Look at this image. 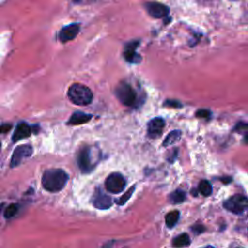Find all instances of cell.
Returning <instances> with one entry per match:
<instances>
[{
    "instance_id": "cell-1",
    "label": "cell",
    "mask_w": 248,
    "mask_h": 248,
    "mask_svg": "<svg viewBox=\"0 0 248 248\" xmlns=\"http://www.w3.org/2000/svg\"><path fill=\"white\" fill-rule=\"evenodd\" d=\"M69 179L68 173L62 169L46 170L42 176V185L48 192L62 190Z\"/></svg>"
},
{
    "instance_id": "cell-2",
    "label": "cell",
    "mask_w": 248,
    "mask_h": 248,
    "mask_svg": "<svg viewBox=\"0 0 248 248\" xmlns=\"http://www.w3.org/2000/svg\"><path fill=\"white\" fill-rule=\"evenodd\" d=\"M68 97L75 105L86 106L91 103L93 99V93L86 85L74 83L68 89Z\"/></svg>"
},
{
    "instance_id": "cell-3",
    "label": "cell",
    "mask_w": 248,
    "mask_h": 248,
    "mask_svg": "<svg viewBox=\"0 0 248 248\" xmlns=\"http://www.w3.org/2000/svg\"><path fill=\"white\" fill-rule=\"evenodd\" d=\"M115 96L124 106L132 107L137 103V91L126 81L120 82L115 88Z\"/></svg>"
},
{
    "instance_id": "cell-4",
    "label": "cell",
    "mask_w": 248,
    "mask_h": 248,
    "mask_svg": "<svg viewBox=\"0 0 248 248\" xmlns=\"http://www.w3.org/2000/svg\"><path fill=\"white\" fill-rule=\"evenodd\" d=\"M78 166L82 172H89L95 167L97 161L94 159L93 150L89 146L81 147L78 152Z\"/></svg>"
},
{
    "instance_id": "cell-5",
    "label": "cell",
    "mask_w": 248,
    "mask_h": 248,
    "mask_svg": "<svg viewBox=\"0 0 248 248\" xmlns=\"http://www.w3.org/2000/svg\"><path fill=\"white\" fill-rule=\"evenodd\" d=\"M224 207L233 214H243L248 210V199L242 195H233L224 202Z\"/></svg>"
},
{
    "instance_id": "cell-6",
    "label": "cell",
    "mask_w": 248,
    "mask_h": 248,
    "mask_svg": "<svg viewBox=\"0 0 248 248\" xmlns=\"http://www.w3.org/2000/svg\"><path fill=\"white\" fill-rule=\"evenodd\" d=\"M105 186L108 192L118 194L124 190L126 186V179L121 173L112 172L106 178Z\"/></svg>"
},
{
    "instance_id": "cell-7",
    "label": "cell",
    "mask_w": 248,
    "mask_h": 248,
    "mask_svg": "<svg viewBox=\"0 0 248 248\" xmlns=\"http://www.w3.org/2000/svg\"><path fill=\"white\" fill-rule=\"evenodd\" d=\"M33 154V147L29 144H23V145H19L17 146L12 155L11 158V163L10 166L11 168H15L17 167L18 165H20L25 159L29 158L31 155Z\"/></svg>"
},
{
    "instance_id": "cell-8",
    "label": "cell",
    "mask_w": 248,
    "mask_h": 248,
    "mask_svg": "<svg viewBox=\"0 0 248 248\" xmlns=\"http://www.w3.org/2000/svg\"><path fill=\"white\" fill-rule=\"evenodd\" d=\"M92 203L96 208L105 210L112 205V200L108 195L105 194L100 188H97L93 195Z\"/></svg>"
},
{
    "instance_id": "cell-9",
    "label": "cell",
    "mask_w": 248,
    "mask_h": 248,
    "mask_svg": "<svg viewBox=\"0 0 248 248\" xmlns=\"http://www.w3.org/2000/svg\"><path fill=\"white\" fill-rule=\"evenodd\" d=\"M144 7H145V10L147 11V13L152 17H155V18L165 17L170 13L168 6H166L162 3H158V2H147L144 4Z\"/></svg>"
},
{
    "instance_id": "cell-10",
    "label": "cell",
    "mask_w": 248,
    "mask_h": 248,
    "mask_svg": "<svg viewBox=\"0 0 248 248\" xmlns=\"http://www.w3.org/2000/svg\"><path fill=\"white\" fill-rule=\"evenodd\" d=\"M79 32V23H72L62 27L58 33V39L61 43L73 40Z\"/></svg>"
},
{
    "instance_id": "cell-11",
    "label": "cell",
    "mask_w": 248,
    "mask_h": 248,
    "mask_svg": "<svg viewBox=\"0 0 248 248\" xmlns=\"http://www.w3.org/2000/svg\"><path fill=\"white\" fill-rule=\"evenodd\" d=\"M140 44V41H132L125 46L123 51V57L126 61L130 63H139L141 60V56L137 52V47Z\"/></svg>"
},
{
    "instance_id": "cell-12",
    "label": "cell",
    "mask_w": 248,
    "mask_h": 248,
    "mask_svg": "<svg viewBox=\"0 0 248 248\" xmlns=\"http://www.w3.org/2000/svg\"><path fill=\"white\" fill-rule=\"evenodd\" d=\"M165 128V120L162 117H155L147 124V134L151 139L159 138Z\"/></svg>"
},
{
    "instance_id": "cell-13",
    "label": "cell",
    "mask_w": 248,
    "mask_h": 248,
    "mask_svg": "<svg viewBox=\"0 0 248 248\" xmlns=\"http://www.w3.org/2000/svg\"><path fill=\"white\" fill-rule=\"evenodd\" d=\"M32 132H33V128L30 125H28L26 122H19L16 125L15 132L12 136V140L13 142H16L22 139L28 138L31 136Z\"/></svg>"
},
{
    "instance_id": "cell-14",
    "label": "cell",
    "mask_w": 248,
    "mask_h": 248,
    "mask_svg": "<svg viewBox=\"0 0 248 248\" xmlns=\"http://www.w3.org/2000/svg\"><path fill=\"white\" fill-rule=\"evenodd\" d=\"M92 118L91 114L82 112V111H76L72 114L70 119L68 120L67 124L69 125H81L84 123H87Z\"/></svg>"
},
{
    "instance_id": "cell-15",
    "label": "cell",
    "mask_w": 248,
    "mask_h": 248,
    "mask_svg": "<svg viewBox=\"0 0 248 248\" xmlns=\"http://www.w3.org/2000/svg\"><path fill=\"white\" fill-rule=\"evenodd\" d=\"M179 216H180V213L178 210H172V211H170L166 217H165V222H166V225L168 228L171 229L173 228L176 223L178 222V219H179Z\"/></svg>"
},
{
    "instance_id": "cell-16",
    "label": "cell",
    "mask_w": 248,
    "mask_h": 248,
    "mask_svg": "<svg viewBox=\"0 0 248 248\" xmlns=\"http://www.w3.org/2000/svg\"><path fill=\"white\" fill-rule=\"evenodd\" d=\"M180 138H181V132L179 130H173L170 134H168V136L165 138L163 141V146L167 147L169 145H171L175 143L177 140H179Z\"/></svg>"
},
{
    "instance_id": "cell-17",
    "label": "cell",
    "mask_w": 248,
    "mask_h": 248,
    "mask_svg": "<svg viewBox=\"0 0 248 248\" xmlns=\"http://www.w3.org/2000/svg\"><path fill=\"white\" fill-rule=\"evenodd\" d=\"M190 242H191V239L189 235L186 232H183L173 238L172 245L174 247H184V246H188Z\"/></svg>"
},
{
    "instance_id": "cell-18",
    "label": "cell",
    "mask_w": 248,
    "mask_h": 248,
    "mask_svg": "<svg viewBox=\"0 0 248 248\" xmlns=\"http://www.w3.org/2000/svg\"><path fill=\"white\" fill-rule=\"evenodd\" d=\"M185 199H186V194L181 189H177L170 195V201L171 203H174V204L183 202L185 201Z\"/></svg>"
},
{
    "instance_id": "cell-19",
    "label": "cell",
    "mask_w": 248,
    "mask_h": 248,
    "mask_svg": "<svg viewBox=\"0 0 248 248\" xmlns=\"http://www.w3.org/2000/svg\"><path fill=\"white\" fill-rule=\"evenodd\" d=\"M199 192L202 195V196H210L212 193V186L211 184L207 181V180H202L199 183Z\"/></svg>"
},
{
    "instance_id": "cell-20",
    "label": "cell",
    "mask_w": 248,
    "mask_h": 248,
    "mask_svg": "<svg viewBox=\"0 0 248 248\" xmlns=\"http://www.w3.org/2000/svg\"><path fill=\"white\" fill-rule=\"evenodd\" d=\"M18 208H19V206H18L17 203H11V204H9L6 207V209L4 210V217L6 219H10V218L14 217L17 213Z\"/></svg>"
},
{
    "instance_id": "cell-21",
    "label": "cell",
    "mask_w": 248,
    "mask_h": 248,
    "mask_svg": "<svg viewBox=\"0 0 248 248\" xmlns=\"http://www.w3.org/2000/svg\"><path fill=\"white\" fill-rule=\"evenodd\" d=\"M134 191H135V186L129 188L118 200L115 201V202H116L118 205H123V204H125V203L129 201V199L132 197Z\"/></svg>"
},
{
    "instance_id": "cell-22",
    "label": "cell",
    "mask_w": 248,
    "mask_h": 248,
    "mask_svg": "<svg viewBox=\"0 0 248 248\" xmlns=\"http://www.w3.org/2000/svg\"><path fill=\"white\" fill-rule=\"evenodd\" d=\"M164 106L172 107V108H181L182 107V105L176 100H167L166 103L164 104Z\"/></svg>"
},
{
    "instance_id": "cell-23",
    "label": "cell",
    "mask_w": 248,
    "mask_h": 248,
    "mask_svg": "<svg viewBox=\"0 0 248 248\" xmlns=\"http://www.w3.org/2000/svg\"><path fill=\"white\" fill-rule=\"evenodd\" d=\"M196 115H197L198 117L206 118V117H209V116H210V111H209L208 109L202 108V109H199V110L196 112Z\"/></svg>"
},
{
    "instance_id": "cell-24",
    "label": "cell",
    "mask_w": 248,
    "mask_h": 248,
    "mask_svg": "<svg viewBox=\"0 0 248 248\" xmlns=\"http://www.w3.org/2000/svg\"><path fill=\"white\" fill-rule=\"evenodd\" d=\"M192 231H193L194 233L200 234V233H202V232H204V227H203L202 225L197 224V225H195V226L192 227Z\"/></svg>"
},
{
    "instance_id": "cell-25",
    "label": "cell",
    "mask_w": 248,
    "mask_h": 248,
    "mask_svg": "<svg viewBox=\"0 0 248 248\" xmlns=\"http://www.w3.org/2000/svg\"><path fill=\"white\" fill-rule=\"evenodd\" d=\"M11 128H12V125L10 123H3L1 125V133H3V134L7 133L11 130Z\"/></svg>"
},
{
    "instance_id": "cell-26",
    "label": "cell",
    "mask_w": 248,
    "mask_h": 248,
    "mask_svg": "<svg viewBox=\"0 0 248 248\" xmlns=\"http://www.w3.org/2000/svg\"><path fill=\"white\" fill-rule=\"evenodd\" d=\"M240 127L243 129H247V131H248V125H246V124L245 125H240V124L237 125V128H240ZM246 140H248V132H247V136H246Z\"/></svg>"
},
{
    "instance_id": "cell-27",
    "label": "cell",
    "mask_w": 248,
    "mask_h": 248,
    "mask_svg": "<svg viewBox=\"0 0 248 248\" xmlns=\"http://www.w3.org/2000/svg\"><path fill=\"white\" fill-rule=\"evenodd\" d=\"M206 248H215V247H213V246H207Z\"/></svg>"
}]
</instances>
